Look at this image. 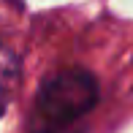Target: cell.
Instances as JSON below:
<instances>
[{"instance_id":"cell-1","label":"cell","mask_w":133,"mask_h":133,"mask_svg":"<svg viewBox=\"0 0 133 133\" xmlns=\"http://www.w3.org/2000/svg\"><path fill=\"white\" fill-rule=\"evenodd\" d=\"M98 98V79L87 68L54 71L35 90L27 114V133H65L74 122L92 111Z\"/></svg>"},{"instance_id":"cell-2","label":"cell","mask_w":133,"mask_h":133,"mask_svg":"<svg viewBox=\"0 0 133 133\" xmlns=\"http://www.w3.org/2000/svg\"><path fill=\"white\" fill-rule=\"evenodd\" d=\"M19 79H22V63L16 57V52L8 49L5 44H0V117L8 109L11 98L16 95Z\"/></svg>"}]
</instances>
